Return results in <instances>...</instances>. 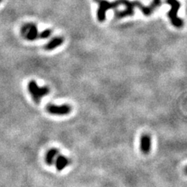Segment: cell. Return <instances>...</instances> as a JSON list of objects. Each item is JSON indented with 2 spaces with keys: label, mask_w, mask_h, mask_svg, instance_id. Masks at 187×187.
Returning <instances> with one entry per match:
<instances>
[{
  "label": "cell",
  "mask_w": 187,
  "mask_h": 187,
  "mask_svg": "<svg viewBox=\"0 0 187 187\" xmlns=\"http://www.w3.org/2000/svg\"><path fill=\"white\" fill-rule=\"evenodd\" d=\"M121 5L125 6V9L122 11H116L115 13V16L117 19H121L126 16L134 15V8L137 7V1L131 2L130 0H120Z\"/></svg>",
  "instance_id": "5"
},
{
  "label": "cell",
  "mask_w": 187,
  "mask_h": 187,
  "mask_svg": "<svg viewBox=\"0 0 187 187\" xmlns=\"http://www.w3.org/2000/svg\"><path fill=\"white\" fill-rule=\"evenodd\" d=\"M28 91L33 98V100L36 104L41 102V99L45 96L48 95L50 90L47 86L39 87L35 80H30L28 86Z\"/></svg>",
  "instance_id": "2"
},
{
  "label": "cell",
  "mask_w": 187,
  "mask_h": 187,
  "mask_svg": "<svg viewBox=\"0 0 187 187\" xmlns=\"http://www.w3.org/2000/svg\"><path fill=\"white\" fill-rule=\"evenodd\" d=\"M161 3H162V0H152L151 5L144 6V5L142 4L141 2H140L138 1L137 4V7L142 12V13L144 14V16H149L153 13L154 11L157 8H158L160 6Z\"/></svg>",
  "instance_id": "7"
},
{
  "label": "cell",
  "mask_w": 187,
  "mask_h": 187,
  "mask_svg": "<svg viewBox=\"0 0 187 187\" xmlns=\"http://www.w3.org/2000/svg\"><path fill=\"white\" fill-rule=\"evenodd\" d=\"M46 110L48 113L55 115H66L70 113L72 108L69 105H54L48 104L46 106Z\"/></svg>",
  "instance_id": "6"
},
{
  "label": "cell",
  "mask_w": 187,
  "mask_h": 187,
  "mask_svg": "<svg viewBox=\"0 0 187 187\" xmlns=\"http://www.w3.org/2000/svg\"><path fill=\"white\" fill-rule=\"evenodd\" d=\"M98 9L97 11V17L99 22H104L106 19V13L108 10L115 9L121 5L120 0H115V2H108L107 0H97Z\"/></svg>",
  "instance_id": "3"
},
{
  "label": "cell",
  "mask_w": 187,
  "mask_h": 187,
  "mask_svg": "<svg viewBox=\"0 0 187 187\" xmlns=\"http://www.w3.org/2000/svg\"><path fill=\"white\" fill-rule=\"evenodd\" d=\"M59 151L57 148H52L47 152L45 156V162L48 165H52L55 163L57 156L59 155Z\"/></svg>",
  "instance_id": "11"
},
{
  "label": "cell",
  "mask_w": 187,
  "mask_h": 187,
  "mask_svg": "<svg viewBox=\"0 0 187 187\" xmlns=\"http://www.w3.org/2000/svg\"><path fill=\"white\" fill-rule=\"evenodd\" d=\"M21 35L28 41H34L38 38V30L36 24L31 23H25L21 28Z\"/></svg>",
  "instance_id": "4"
},
{
  "label": "cell",
  "mask_w": 187,
  "mask_h": 187,
  "mask_svg": "<svg viewBox=\"0 0 187 187\" xmlns=\"http://www.w3.org/2000/svg\"><path fill=\"white\" fill-rule=\"evenodd\" d=\"M64 43V38L63 37H54L52 38L44 46V49L45 51H52L55 48H59Z\"/></svg>",
  "instance_id": "9"
},
{
  "label": "cell",
  "mask_w": 187,
  "mask_h": 187,
  "mask_svg": "<svg viewBox=\"0 0 187 187\" xmlns=\"http://www.w3.org/2000/svg\"><path fill=\"white\" fill-rule=\"evenodd\" d=\"M2 2V0H0V2Z\"/></svg>",
  "instance_id": "13"
},
{
  "label": "cell",
  "mask_w": 187,
  "mask_h": 187,
  "mask_svg": "<svg viewBox=\"0 0 187 187\" xmlns=\"http://www.w3.org/2000/svg\"><path fill=\"white\" fill-rule=\"evenodd\" d=\"M151 149V137L150 135L143 134L140 138V151L144 154H148Z\"/></svg>",
  "instance_id": "8"
},
{
  "label": "cell",
  "mask_w": 187,
  "mask_h": 187,
  "mask_svg": "<svg viewBox=\"0 0 187 187\" xmlns=\"http://www.w3.org/2000/svg\"><path fill=\"white\" fill-rule=\"evenodd\" d=\"M167 4L171 6V9L168 13V16L170 19L171 24L177 28H181L184 24V22L182 19L178 16V11L180 9L181 4L178 0H166L165 1Z\"/></svg>",
  "instance_id": "1"
},
{
  "label": "cell",
  "mask_w": 187,
  "mask_h": 187,
  "mask_svg": "<svg viewBox=\"0 0 187 187\" xmlns=\"http://www.w3.org/2000/svg\"><path fill=\"white\" fill-rule=\"evenodd\" d=\"M55 168L58 171H62L66 166H68L70 163V160L68 157H65L64 155H59L57 156L56 159L55 161Z\"/></svg>",
  "instance_id": "10"
},
{
  "label": "cell",
  "mask_w": 187,
  "mask_h": 187,
  "mask_svg": "<svg viewBox=\"0 0 187 187\" xmlns=\"http://www.w3.org/2000/svg\"><path fill=\"white\" fill-rule=\"evenodd\" d=\"M52 31L51 29H45V30H44L43 31H41L38 34V38L41 39L48 38L52 35Z\"/></svg>",
  "instance_id": "12"
}]
</instances>
